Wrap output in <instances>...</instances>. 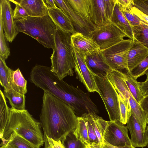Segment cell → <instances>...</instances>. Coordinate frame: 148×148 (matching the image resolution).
<instances>
[{
    "label": "cell",
    "instance_id": "cell-25",
    "mask_svg": "<svg viewBox=\"0 0 148 148\" xmlns=\"http://www.w3.org/2000/svg\"><path fill=\"white\" fill-rule=\"evenodd\" d=\"M3 92L5 98L8 100L11 108L19 110L25 109V95L19 93L12 90L8 91H4Z\"/></svg>",
    "mask_w": 148,
    "mask_h": 148
},
{
    "label": "cell",
    "instance_id": "cell-24",
    "mask_svg": "<svg viewBox=\"0 0 148 148\" xmlns=\"http://www.w3.org/2000/svg\"><path fill=\"white\" fill-rule=\"evenodd\" d=\"M10 114V108L6 102L3 92L0 90V137H3L5 129L8 121Z\"/></svg>",
    "mask_w": 148,
    "mask_h": 148
},
{
    "label": "cell",
    "instance_id": "cell-20",
    "mask_svg": "<svg viewBox=\"0 0 148 148\" xmlns=\"http://www.w3.org/2000/svg\"><path fill=\"white\" fill-rule=\"evenodd\" d=\"M110 20L125 34L126 37L130 39H133L134 37L131 27L120 10L116 2Z\"/></svg>",
    "mask_w": 148,
    "mask_h": 148
},
{
    "label": "cell",
    "instance_id": "cell-6",
    "mask_svg": "<svg viewBox=\"0 0 148 148\" xmlns=\"http://www.w3.org/2000/svg\"><path fill=\"white\" fill-rule=\"evenodd\" d=\"M95 79L110 121H120L117 93L106 75L94 74Z\"/></svg>",
    "mask_w": 148,
    "mask_h": 148
},
{
    "label": "cell",
    "instance_id": "cell-44",
    "mask_svg": "<svg viewBox=\"0 0 148 148\" xmlns=\"http://www.w3.org/2000/svg\"><path fill=\"white\" fill-rule=\"evenodd\" d=\"M103 148H135L132 145L124 147H116L112 145L104 140Z\"/></svg>",
    "mask_w": 148,
    "mask_h": 148
},
{
    "label": "cell",
    "instance_id": "cell-15",
    "mask_svg": "<svg viewBox=\"0 0 148 148\" xmlns=\"http://www.w3.org/2000/svg\"><path fill=\"white\" fill-rule=\"evenodd\" d=\"M71 38L73 47L86 56L100 51L98 45L91 38L81 33L75 32L71 34Z\"/></svg>",
    "mask_w": 148,
    "mask_h": 148
},
{
    "label": "cell",
    "instance_id": "cell-16",
    "mask_svg": "<svg viewBox=\"0 0 148 148\" xmlns=\"http://www.w3.org/2000/svg\"><path fill=\"white\" fill-rule=\"evenodd\" d=\"M148 56V49L134 39L129 51L128 59V71L130 72Z\"/></svg>",
    "mask_w": 148,
    "mask_h": 148
},
{
    "label": "cell",
    "instance_id": "cell-19",
    "mask_svg": "<svg viewBox=\"0 0 148 148\" xmlns=\"http://www.w3.org/2000/svg\"><path fill=\"white\" fill-rule=\"evenodd\" d=\"M86 64L94 74L106 75L111 69L103 61L100 51L85 56Z\"/></svg>",
    "mask_w": 148,
    "mask_h": 148
},
{
    "label": "cell",
    "instance_id": "cell-47",
    "mask_svg": "<svg viewBox=\"0 0 148 148\" xmlns=\"http://www.w3.org/2000/svg\"><path fill=\"white\" fill-rule=\"evenodd\" d=\"M0 148H15L10 145L6 143L4 145H1Z\"/></svg>",
    "mask_w": 148,
    "mask_h": 148
},
{
    "label": "cell",
    "instance_id": "cell-10",
    "mask_svg": "<svg viewBox=\"0 0 148 148\" xmlns=\"http://www.w3.org/2000/svg\"><path fill=\"white\" fill-rule=\"evenodd\" d=\"M73 48L75 58L74 69L76 78L84 85L88 91L96 92L99 95L94 74L89 68L86 62V56Z\"/></svg>",
    "mask_w": 148,
    "mask_h": 148
},
{
    "label": "cell",
    "instance_id": "cell-3",
    "mask_svg": "<svg viewBox=\"0 0 148 148\" xmlns=\"http://www.w3.org/2000/svg\"><path fill=\"white\" fill-rule=\"evenodd\" d=\"M41 126L40 122L35 119L27 110H19L11 108L3 138L7 139L12 132H15L40 148L44 143Z\"/></svg>",
    "mask_w": 148,
    "mask_h": 148
},
{
    "label": "cell",
    "instance_id": "cell-41",
    "mask_svg": "<svg viewBox=\"0 0 148 148\" xmlns=\"http://www.w3.org/2000/svg\"><path fill=\"white\" fill-rule=\"evenodd\" d=\"M134 6L142 12L148 15V5L143 0H134Z\"/></svg>",
    "mask_w": 148,
    "mask_h": 148
},
{
    "label": "cell",
    "instance_id": "cell-46",
    "mask_svg": "<svg viewBox=\"0 0 148 148\" xmlns=\"http://www.w3.org/2000/svg\"><path fill=\"white\" fill-rule=\"evenodd\" d=\"M90 148H103V145L93 143L88 145Z\"/></svg>",
    "mask_w": 148,
    "mask_h": 148
},
{
    "label": "cell",
    "instance_id": "cell-28",
    "mask_svg": "<svg viewBox=\"0 0 148 148\" xmlns=\"http://www.w3.org/2000/svg\"><path fill=\"white\" fill-rule=\"evenodd\" d=\"M73 133L77 139L81 141L85 146L89 144L87 122L82 116L77 117V126Z\"/></svg>",
    "mask_w": 148,
    "mask_h": 148
},
{
    "label": "cell",
    "instance_id": "cell-45",
    "mask_svg": "<svg viewBox=\"0 0 148 148\" xmlns=\"http://www.w3.org/2000/svg\"><path fill=\"white\" fill-rule=\"evenodd\" d=\"M43 1L48 9L58 7L54 2V0H43Z\"/></svg>",
    "mask_w": 148,
    "mask_h": 148
},
{
    "label": "cell",
    "instance_id": "cell-43",
    "mask_svg": "<svg viewBox=\"0 0 148 148\" xmlns=\"http://www.w3.org/2000/svg\"><path fill=\"white\" fill-rule=\"evenodd\" d=\"M140 106L142 110L147 115L148 113V95L144 97Z\"/></svg>",
    "mask_w": 148,
    "mask_h": 148
},
{
    "label": "cell",
    "instance_id": "cell-12",
    "mask_svg": "<svg viewBox=\"0 0 148 148\" xmlns=\"http://www.w3.org/2000/svg\"><path fill=\"white\" fill-rule=\"evenodd\" d=\"M126 126L119 121H108L103 135L104 140L116 147L132 145Z\"/></svg>",
    "mask_w": 148,
    "mask_h": 148
},
{
    "label": "cell",
    "instance_id": "cell-42",
    "mask_svg": "<svg viewBox=\"0 0 148 148\" xmlns=\"http://www.w3.org/2000/svg\"><path fill=\"white\" fill-rule=\"evenodd\" d=\"M139 87L144 97L148 95V82H138Z\"/></svg>",
    "mask_w": 148,
    "mask_h": 148
},
{
    "label": "cell",
    "instance_id": "cell-49",
    "mask_svg": "<svg viewBox=\"0 0 148 148\" xmlns=\"http://www.w3.org/2000/svg\"><path fill=\"white\" fill-rule=\"evenodd\" d=\"M143 1L146 4L148 5V0H143Z\"/></svg>",
    "mask_w": 148,
    "mask_h": 148
},
{
    "label": "cell",
    "instance_id": "cell-50",
    "mask_svg": "<svg viewBox=\"0 0 148 148\" xmlns=\"http://www.w3.org/2000/svg\"><path fill=\"white\" fill-rule=\"evenodd\" d=\"M147 124L148 125V113L147 115Z\"/></svg>",
    "mask_w": 148,
    "mask_h": 148
},
{
    "label": "cell",
    "instance_id": "cell-35",
    "mask_svg": "<svg viewBox=\"0 0 148 148\" xmlns=\"http://www.w3.org/2000/svg\"><path fill=\"white\" fill-rule=\"evenodd\" d=\"M125 17L127 19L131 26L137 25L141 23L140 19L131 12L125 9H120Z\"/></svg>",
    "mask_w": 148,
    "mask_h": 148
},
{
    "label": "cell",
    "instance_id": "cell-8",
    "mask_svg": "<svg viewBox=\"0 0 148 148\" xmlns=\"http://www.w3.org/2000/svg\"><path fill=\"white\" fill-rule=\"evenodd\" d=\"M125 34L111 22L101 26H97L89 34L91 38L101 50L106 49L123 40Z\"/></svg>",
    "mask_w": 148,
    "mask_h": 148
},
{
    "label": "cell",
    "instance_id": "cell-30",
    "mask_svg": "<svg viewBox=\"0 0 148 148\" xmlns=\"http://www.w3.org/2000/svg\"><path fill=\"white\" fill-rule=\"evenodd\" d=\"M67 1L72 8L80 16L85 19L91 21L90 14L89 0Z\"/></svg>",
    "mask_w": 148,
    "mask_h": 148
},
{
    "label": "cell",
    "instance_id": "cell-29",
    "mask_svg": "<svg viewBox=\"0 0 148 148\" xmlns=\"http://www.w3.org/2000/svg\"><path fill=\"white\" fill-rule=\"evenodd\" d=\"M131 27L133 39L138 42L148 49V27L142 22L139 25Z\"/></svg>",
    "mask_w": 148,
    "mask_h": 148
},
{
    "label": "cell",
    "instance_id": "cell-51",
    "mask_svg": "<svg viewBox=\"0 0 148 148\" xmlns=\"http://www.w3.org/2000/svg\"><path fill=\"white\" fill-rule=\"evenodd\" d=\"M146 130H147V131L148 134V126H147L146 128Z\"/></svg>",
    "mask_w": 148,
    "mask_h": 148
},
{
    "label": "cell",
    "instance_id": "cell-26",
    "mask_svg": "<svg viewBox=\"0 0 148 148\" xmlns=\"http://www.w3.org/2000/svg\"><path fill=\"white\" fill-rule=\"evenodd\" d=\"M27 80L19 68L13 70L11 84L12 89L21 94L25 95L27 92Z\"/></svg>",
    "mask_w": 148,
    "mask_h": 148
},
{
    "label": "cell",
    "instance_id": "cell-1",
    "mask_svg": "<svg viewBox=\"0 0 148 148\" xmlns=\"http://www.w3.org/2000/svg\"><path fill=\"white\" fill-rule=\"evenodd\" d=\"M77 118L67 104L51 94L44 91L40 115L44 135L56 140L63 141L75 129Z\"/></svg>",
    "mask_w": 148,
    "mask_h": 148
},
{
    "label": "cell",
    "instance_id": "cell-4",
    "mask_svg": "<svg viewBox=\"0 0 148 148\" xmlns=\"http://www.w3.org/2000/svg\"><path fill=\"white\" fill-rule=\"evenodd\" d=\"M71 34L63 32L57 26L55 34V46L50 58L51 71L60 79L74 75V50Z\"/></svg>",
    "mask_w": 148,
    "mask_h": 148
},
{
    "label": "cell",
    "instance_id": "cell-37",
    "mask_svg": "<svg viewBox=\"0 0 148 148\" xmlns=\"http://www.w3.org/2000/svg\"><path fill=\"white\" fill-rule=\"evenodd\" d=\"M44 148H65L60 140H56L44 135Z\"/></svg>",
    "mask_w": 148,
    "mask_h": 148
},
{
    "label": "cell",
    "instance_id": "cell-34",
    "mask_svg": "<svg viewBox=\"0 0 148 148\" xmlns=\"http://www.w3.org/2000/svg\"><path fill=\"white\" fill-rule=\"evenodd\" d=\"M148 71V56L130 72L135 79L146 74Z\"/></svg>",
    "mask_w": 148,
    "mask_h": 148
},
{
    "label": "cell",
    "instance_id": "cell-9",
    "mask_svg": "<svg viewBox=\"0 0 148 148\" xmlns=\"http://www.w3.org/2000/svg\"><path fill=\"white\" fill-rule=\"evenodd\" d=\"M116 0H89L90 19L97 26L111 22Z\"/></svg>",
    "mask_w": 148,
    "mask_h": 148
},
{
    "label": "cell",
    "instance_id": "cell-21",
    "mask_svg": "<svg viewBox=\"0 0 148 148\" xmlns=\"http://www.w3.org/2000/svg\"><path fill=\"white\" fill-rule=\"evenodd\" d=\"M83 115L91 124L95 131L99 144L103 145L104 133L108 125V121L104 120L96 114H85Z\"/></svg>",
    "mask_w": 148,
    "mask_h": 148
},
{
    "label": "cell",
    "instance_id": "cell-48",
    "mask_svg": "<svg viewBox=\"0 0 148 148\" xmlns=\"http://www.w3.org/2000/svg\"><path fill=\"white\" fill-rule=\"evenodd\" d=\"M146 75H147V78L146 79L144 82H148V71Z\"/></svg>",
    "mask_w": 148,
    "mask_h": 148
},
{
    "label": "cell",
    "instance_id": "cell-18",
    "mask_svg": "<svg viewBox=\"0 0 148 148\" xmlns=\"http://www.w3.org/2000/svg\"><path fill=\"white\" fill-rule=\"evenodd\" d=\"M48 14L56 26L64 32L71 34L75 32L69 17L58 7L48 9Z\"/></svg>",
    "mask_w": 148,
    "mask_h": 148
},
{
    "label": "cell",
    "instance_id": "cell-52",
    "mask_svg": "<svg viewBox=\"0 0 148 148\" xmlns=\"http://www.w3.org/2000/svg\"><path fill=\"white\" fill-rule=\"evenodd\" d=\"M86 148H90L88 145L86 146Z\"/></svg>",
    "mask_w": 148,
    "mask_h": 148
},
{
    "label": "cell",
    "instance_id": "cell-2",
    "mask_svg": "<svg viewBox=\"0 0 148 148\" xmlns=\"http://www.w3.org/2000/svg\"><path fill=\"white\" fill-rule=\"evenodd\" d=\"M44 90L67 104L77 117L85 114L99 113L97 107L88 93L69 84L56 75H52L47 79Z\"/></svg>",
    "mask_w": 148,
    "mask_h": 148
},
{
    "label": "cell",
    "instance_id": "cell-38",
    "mask_svg": "<svg viewBox=\"0 0 148 148\" xmlns=\"http://www.w3.org/2000/svg\"><path fill=\"white\" fill-rule=\"evenodd\" d=\"M82 116L86 119L87 122L89 144L93 143L99 144L96 132L92 126L84 116L82 115Z\"/></svg>",
    "mask_w": 148,
    "mask_h": 148
},
{
    "label": "cell",
    "instance_id": "cell-36",
    "mask_svg": "<svg viewBox=\"0 0 148 148\" xmlns=\"http://www.w3.org/2000/svg\"><path fill=\"white\" fill-rule=\"evenodd\" d=\"M9 0L16 5L15 8L13 10L14 20H18L29 16L25 10L20 5L12 0Z\"/></svg>",
    "mask_w": 148,
    "mask_h": 148
},
{
    "label": "cell",
    "instance_id": "cell-32",
    "mask_svg": "<svg viewBox=\"0 0 148 148\" xmlns=\"http://www.w3.org/2000/svg\"><path fill=\"white\" fill-rule=\"evenodd\" d=\"M62 142L65 148H86L84 144L77 139L73 132L69 134Z\"/></svg>",
    "mask_w": 148,
    "mask_h": 148
},
{
    "label": "cell",
    "instance_id": "cell-31",
    "mask_svg": "<svg viewBox=\"0 0 148 148\" xmlns=\"http://www.w3.org/2000/svg\"><path fill=\"white\" fill-rule=\"evenodd\" d=\"M117 96L119 104L120 115V122L123 124H126L132 114L130 104L125 103L118 93Z\"/></svg>",
    "mask_w": 148,
    "mask_h": 148
},
{
    "label": "cell",
    "instance_id": "cell-17",
    "mask_svg": "<svg viewBox=\"0 0 148 148\" xmlns=\"http://www.w3.org/2000/svg\"><path fill=\"white\" fill-rule=\"evenodd\" d=\"M23 7L29 16L41 17L49 15L43 0H12Z\"/></svg>",
    "mask_w": 148,
    "mask_h": 148
},
{
    "label": "cell",
    "instance_id": "cell-22",
    "mask_svg": "<svg viewBox=\"0 0 148 148\" xmlns=\"http://www.w3.org/2000/svg\"><path fill=\"white\" fill-rule=\"evenodd\" d=\"M124 80L130 92L134 98L140 105L144 97L139 88L138 82L131 75L130 72L127 71L123 73Z\"/></svg>",
    "mask_w": 148,
    "mask_h": 148
},
{
    "label": "cell",
    "instance_id": "cell-7",
    "mask_svg": "<svg viewBox=\"0 0 148 148\" xmlns=\"http://www.w3.org/2000/svg\"><path fill=\"white\" fill-rule=\"evenodd\" d=\"M132 40L123 39L100 52L104 62L112 70L128 71L127 59Z\"/></svg>",
    "mask_w": 148,
    "mask_h": 148
},
{
    "label": "cell",
    "instance_id": "cell-5",
    "mask_svg": "<svg viewBox=\"0 0 148 148\" xmlns=\"http://www.w3.org/2000/svg\"><path fill=\"white\" fill-rule=\"evenodd\" d=\"M19 32L28 35L44 47L53 49L57 26L48 15L41 17L28 16L14 20Z\"/></svg>",
    "mask_w": 148,
    "mask_h": 148
},
{
    "label": "cell",
    "instance_id": "cell-23",
    "mask_svg": "<svg viewBox=\"0 0 148 148\" xmlns=\"http://www.w3.org/2000/svg\"><path fill=\"white\" fill-rule=\"evenodd\" d=\"M13 70L6 65L5 60L0 58V82L4 91L12 90L11 84Z\"/></svg>",
    "mask_w": 148,
    "mask_h": 148
},
{
    "label": "cell",
    "instance_id": "cell-14",
    "mask_svg": "<svg viewBox=\"0 0 148 148\" xmlns=\"http://www.w3.org/2000/svg\"><path fill=\"white\" fill-rule=\"evenodd\" d=\"M126 124L131 136L130 140L132 145L135 147L142 148L147 146L148 145L147 131L146 130H143L132 113Z\"/></svg>",
    "mask_w": 148,
    "mask_h": 148
},
{
    "label": "cell",
    "instance_id": "cell-40",
    "mask_svg": "<svg viewBox=\"0 0 148 148\" xmlns=\"http://www.w3.org/2000/svg\"><path fill=\"white\" fill-rule=\"evenodd\" d=\"M120 9H125L131 11L134 6V0H116Z\"/></svg>",
    "mask_w": 148,
    "mask_h": 148
},
{
    "label": "cell",
    "instance_id": "cell-27",
    "mask_svg": "<svg viewBox=\"0 0 148 148\" xmlns=\"http://www.w3.org/2000/svg\"><path fill=\"white\" fill-rule=\"evenodd\" d=\"M1 145L8 144L15 148H40L37 147L24 138L12 132L7 139L2 138Z\"/></svg>",
    "mask_w": 148,
    "mask_h": 148
},
{
    "label": "cell",
    "instance_id": "cell-39",
    "mask_svg": "<svg viewBox=\"0 0 148 148\" xmlns=\"http://www.w3.org/2000/svg\"><path fill=\"white\" fill-rule=\"evenodd\" d=\"M132 12L137 16L141 22L148 27V15L142 12L135 7L131 9Z\"/></svg>",
    "mask_w": 148,
    "mask_h": 148
},
{
    "label": "cell",
    "instance_id": "cell-11",
    "mask_svg": "<svg viewBox=\"0 0 148 148\" xmlns=\"http://www.w3.org/2000/svg\"><path fill=\"white\" fill-rule=\"evenodd\" d=\"M57 6L69 17L71 21L75 32L81 33L89 37L90 33L97 26L91 21L80 16L71 6L67 0H54Z\"/></svg>",
    "mask_w": 148,
    "mask_h": 148
},
{
    "label": "cell",
    "instance_id": "cell-33",
    "mask_svg": "<svg viewBox=\"0 0 148 148\" xmlns=\"http://www.w3.org/2000/svg\"><path fill=\"white\" fill-rule=\"evenodd\" d=\"M5 38L3 28L0 23V58L5 60L7 59L10 53Z\"/></svg>",
    "mask_w": 148,
    "mask_h": 148
},
{
    "label": "cell",
    "instance_id": "cell-13",
    "mask_svg": "<svg viewBox=\"0 0 148 148\" xmlns=\"http://www.w3.org/2000/svg\"><path fill=\"white\" fill-rule=\"evenodd\" d=\"M8 0H0V23L6 40L12 42L19 33L13 17V10Z\"/></svg>",
    "mask_w": 148,
    "mask_h": 148
}]
</instances>
